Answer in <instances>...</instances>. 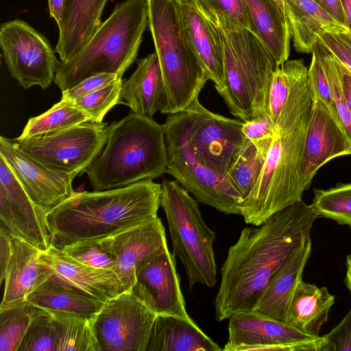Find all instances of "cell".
<instances>
[{
	"label": "cell",
	"instance_id": "d590c367",
	"mask_svg": "<svg viewBox=\"0 0 351 351\" xmlns=\"http://www.w3.org/2000/svg\"><path fill=\"white\" fill-rule=\"evenodd\" d=\"M215 24L228 29H247L255 34L245 0H197Z\"/></svg>",
	"mask_w": 351,
	"mask_h": 351
},
{
	"label": "cell",
	"instance_id": "9f6ffc18",
	"mask_svg": "<svg viewBox=\"0 0 351 351\" xmlns=\"http://www.w3.org/2000/svg\"><path fill=\"white\" fill-rule=\"evenodd\" d=\"M176 1H178V0H176Z\"/></svg>",
	"mask_w": 351,
	"mask_h": 351
},
{
	"label": "cell",
	"instance_id": "f1b7e54d",
	"mask_svg": "<svg viewBox=\"0 0 351 351\" xmlns=\"http://www.w3.org/2000/svg\"><path fill=\"white\" fill-rule=\"evenodd\" d=\"M335 301L326 287L302 280L291 299L286 323L309 335L319 336Z\"/></svg>",
	"mask_w": 351,
	"mask_h": 351
},
{
	"label": "cell",
	"instance_id": "ac0fdd59",
	"mask_svg": "<svg viewBox=\"0 0 351 351\" xmlns=\"http://www.w3.org/2000/svg\"><path fill=\"white\" fill-rule=\"evenodd\" d=\"M314 92V91H313ZM351 155V138L338 117L315 97L306 132L302 182L304 190L309 189L318 170L330 160Z\"/></svg>",
	"mask_w": 351,
	"mask_h": 351
},
{
	"label": "cell",
	"instance_id": "9a60e30c",
	"mask_svg": "<svg viewBox=\"0 0 351 351\" xmlns=\"http://www.w3.org/2000/svg\"><path fill=\"white\" fill-rule=\"evenodd\" d=\"M99 244L114 259V272L125 292L130 291L140 271L168 248L165 230L158 217L107 237Z\"/></svg>",
	"mask_w": 351,
	"mask_h": 351
},
{
	"label": "cell",
	"instance_id": "db71d44e",
	"mask_svg": "<svg viewBox=\"0 0 351 351\" xmlns=\"http://www.w3.org/2000/svg\"><path fill=\"white\" fill-rule=\"evenodd\" d=\"M337 32L339 33L348 42L351 44V32L347 31L346 29H341Z\"/></svg>",
	"mask_w": 351,
	"mask_h": 351
},
{
	"label": "cell",
	"instance_id": "60d3db41",
	"mask_svg": "<svg viewBox=\"0 0 351 351\" xmlns=\"http://www.w3.org/2000/svg\"><path fill=\"white\" fill-rule=\"evenodd\" d=\"M62 250L85 265L114 271V259L101 247L99 243L73 246Z\"/></svg>",
	"mask_w": 351,
	"mask_h": 351
},
{
	"label": "cell",
	"instance_id": "f35d334b",
	"mask_svg": "<svg viewBox=\"0 0 351 351\" xmlns=\"http://www.w3.org/2000/svg\"><path fill=\"white\" fill-rule=\"evenodd\" d=\"M314 45L328 77L336 113L351 138V111L347 105L342 89L339 63L319 39Z\"/></svg>",
	"mask_w": 351,
	"mask_h": 351
},
{
	"label": "cell",
	"instance_id": "603a6c76",
	"mask_svg": "<svg viewBox=\"0 0 351 351\" xmlns=\"http://www.w3.org/2000/svg\"><path fill=\"white\" fill-rule=\"evenodd\" d=\"M312 250L310 239L298 247L269 280L254 311L287 322L289 307Z\"/></svg>",
	"mask_w": 351,
	"mask_h": 351
},
{
	"label": "cell",
	"instance_id": "f907efd6",
	"mask_svg": "<svg viewBox=\"0 0 351 351\" xmlns=\"http://www.w3.org/2000/svg\"><path fill=\"white\" fill-rule=\"evenodd\" d=\"M339 69L344 97L347 105L351 111V72L340 63Z\"/></svg>",
	"mask_w": 351,
	"mask_h": 351
},
{
	"label": "cell",
	"instance_id": "83f0119b",
	"mask_svg": "<svg viewBox=\"0 0 351 351\" xmlns=\"http://www.w3.org/2000/svg\"><path fill=\"white\" fill-rule=\"evenodd\" d=\"M293 46L300 53H311L324 32L346 29L313 0H283Z\"/></svg>",
	"mask_w": 351,
	"mask_h": 351
},
{
	"label": "cell",
	"instance_id": "ffe728a7",
	"mask_svg": "<svg viewBox=\"0 0 351 351\" xmlns=\"http://www.w3.org/2000/svg\"><path fill=\"white\" fill-rule=\"evenodd\" d=\"M182 30L208 79L219 93L224 86L223 50L218 29L197 0H178Z\"/></svg>",
	"mask_w": 351,
	"mask_h": 351
},
{
	"label": "cell",
	"instance_id": "1f68e13d",
	"mask_svg": "<svg viewBox=\"0 0 351 351\" xmlns=\"http://www.w3.org/2000/svg\"><path fill=\"white\" fill-rule=\"evenodd\" d=\"M90 121L88 115L68 99H61L44 113L29 119L20 138L54 132Z\"/></svg>",
	"mask_w": 351,
	"mask_h": 351
},
{
	"label": "cell",
	"instance_id": "44dd1931",
	"mask_svg": "<svg viewBox=\"0 0 351 351\" xmlns=\"http://www.w3.org/2000/svg\"><path fill=\"white\" fill-rule=\"evenodd\" d=\"M39 258L50 269L53 275L98 301L106 302L125 292L114 271L85 265L52 245L40 251Z\"/></svg>",
	"mask_w": 351,
	"mask_h": 351
},
{
	"label": "cell",
	"instance_id": "5bb4252c",
	"mask_svg": "<svg viewBox=\"0 0 351 351\" xmlns=\"http://www.w3.org/2000/svg\"><path fill=\"white\" fill-rule=\"evenodd\" d=\"M226 351H323L324 336L309 335L296 328L257 313L241 312L229 319Z\"/></svg>",
	"mask_w": 351,
	"mask_h": 351
},
{
	"label": "cell",
	"instance_id": "4316f807",
	"mask_svg": "<svg viewBox=\"0 0 351 351\" xmlns=\"http://www.w3.org/2000/svg\"><path fill=\"white\" fill-rule=\"evenodd\" d=\"M255 34L274 59L278 66L290 53V27L278 0H245Z\"/></svg>",
	"mask_w": 351,
	"mask_h": 351
},
{
	"label": "cell",
	"instance_id": "484cf974",
	"mask_svg": "<svg viewBox=\"0 0 351 351\" xmlns=\"http://www.w3.org/2000/svg\"><path fill=\"white\" fill-rule=\"evenodd\" d=\"M108 0H66L56 46L62 62L73 56L90 39L101 22Z\"/></svg>",
	"mask_w": 351,
	"mask_h": 351
},
{
	"label": "cell",
	"instance_id": "7c38bea8",
	"mask_svg": "<svg viewBox=\"0 0 351 351\" xmlns=\"http://www.w3.org/2000/svg\"><path fill=\"white\" fill-rule=\"evenodd\" d=\"M0 46L10 75L25 89L48 88L60 61L48 40L27 23L15 19L0 27Z\"/></svg>",
	"mask_w": 351,
	"mask_h": 351
},
{
	"label": "cell",
	"instance_id": "9c48e42d",
	"mask_svg": "<svg viewBox=\"0 0 351 351\" xmlns=\"http://www.w3.org/2000/svg\"><path fill=\"white\" fill-rule=\"evenodd\" d=\"M186 111L169 114L162 124L167 152V173L197 200L226 215L241 214L242 198L225 179L204 166L188 143Z\"/></svg>",
	"mask_w": 351,
	"mask_h": 351
},
{
	"label": "cell",
	"instance_id": "e575fe53",
	"mask_svg": "<svg viewBox=\"0 0 351 351\" xmlns=\"http://www.w3.org/2000/svg\"><path fill=\"white\" fill-rule=\"evenodd\" d=\"M313 193L310 205L319 217L351 227V182L338 184L326 190L315 189Z\"/></svg>",
	"mask_w": 351,
	"mask_h": 351
},
{
	"label": "cell",
	"instance_id": "7dc6e473",
	"mask_svg": "<svg viewBox=\"0 0 351 351\" xmlns=\"http://www.w3.org/2000/svg\"><path fill=\"white\" fill-rule=\"evenodd\" d=\"M11 254L10 235L0 228V280L5 279V273Z\"/></svg>",
	"mask_w": 351,
	"mask_h": 351
},
{
	"label": "cell",
	"instance_id": "bcb514c9",
	"mask_svg": "<svg viewBox=\"0 0 351 351\" xmlns=\"http://www.w3.org/2000/svg\"><path fill=\"white\" fill-rule=\"evenodd\" d=\"M318 39L351 72V44L338 32H324L318 36Z\"/></svg>",
	"mask_w": 351,
	"mask_h": 351
},
{
	"label": "cell",
	"instance_id": "4dcf8cb0",
	"mask_svg": "<svg viewBox=\"0 0 351 351\" xmlns=\"http://www.w3.org/2000/svg\"><path fill=\"white\" fill-rule=\"evenodd\" d=\"M56 351H99L90 321L81 316L54 311Z\"/></svg>",
	"mask_w": 351,
	"mask_h": 351
},
{
	"label": "cell",
	"instance_id": "ee69618b",
	"mask_svg": "<svg viewBox=\"0 0 351 351\" xmlns=\"http://www.w3.org/2000/svg\"><path fill=\"white\" fill-rule=\"evenodd\" d=\"M324 337L326 344L323 351H351V308L341 322Z\"/></svg>",
	"mask_w": 351,
	"mask_h": 351
},
{
	"label": "cell",
	"instance_id": "681fc988",
	"mask_svg": "<svg viewBox=\"0 0 351 351\" xmlns=\"http://www.w3.org/2000/svg\"><path fill=\"white\" fill-rule=\"evenodd\" d=\"M66 0H48L50 16L56 22L60 29L63 23Z\"/></svg>",
	"mask_w": 351,
	"mask_h": 351
},
{
	"label": "cell",
	"instance_id": "f546056e",
	"mask_svg": "<svg viewBox=\"0 0 351 351\" xmlns=\"http://www.w3.org/2000/svg\"><path fill=\"white\" fill-rule=\"evenodd\" d=\"M26 300L36 307L75 314L90 322L105 303L86 295L53 274L29 293Z\"/></svg>",
	"mask_w": 351,
	"mask_h": 351
},
{
	"label": "cell",
	"instance_id": "cb8c5ba5",
	"mask_svg": "<svg viewBox=\"0 0 351 351\" xmlns=\"http://www.w3.org/2000/svg\"><path fill=\"white\" fill-rule=\"evenodd\" d=\"M135 71L123 82V104L132 112L152 118L165 101V84L158 56L154 51L138 59Z\"/></svg>",
	"mask_w": 351,
	"mask_h": 351
},
{
	"label": "cell",
	"instance_id": "5b68a950",
	"mask_svg": "<svg viewBox=\"0 0 351 351\" xmlns=\"http://www.w3.org/2000/svg\"><path fill=\"white\" fill-rule=\"evenodd\" d=\"M147 25V0L119 3L73 56L59 62L53 82L63 92L96 74L113 73L122 78L136 59Z\"/></svg>",
	"mask_w": 351,
	"mask_h": 351
},
{
	"label": "cell",
	"instance_id": "b9f144b4",
	"mask_svg": "<svg viewBox=\"0 0 351 351\" xmlns=\"http://www.w3.org/2000/svg\"><path fill=\"white\" fill-rule=\"evenodd\" d=\"M311 53L308 75L314 94L330 109L335 110L328 77L315 45L313 47Z\"/></svg>",
	"mask_w": 351,
	"mask_h": 351
},
{
	"label": "cell",
	"instance_id": "6da1fadb",
	"mask_svg": "<svg viewBox=\"0 0 351 351\" xmlns=\"http://www.w3.org/2000/svg\"><path fill=\"white\" fill-rule=\"evenodd\" d=\"M319 215L302 200L270 216L258 228H243L221 267L214 304L218 322L250 312L269 280L290 256L311 239Z\"/></svg>",
	"mask_w": 351,
	"mask_h": 351
},
{
	"label": "cell",
	"instance_id": "74e56055",
	"mask_svg": "<svg viewBox=\"0 0 351 351\" xmlns=\"http://www.w3.org/2000/svg\"><path fill=\"white\" fill-rule=\"evenodd\" d=\"M17 351H56L54 323L49 311L36 308Z\"/></svg>",
	"mask_w": 351,
	"mask_h": 351
},
{
	"label": "cell",
	"instance_id": "f5cc1de1",
	"mask_svg": "<svg viewBox=\"0 0 351 351\" xmlns=\"http://www.w3.org/2000/svg\"><path fill=\"white\" fill-rule=\"evenodd\" d=\"M345 282L351 293V253L348 255L346 258V275Z\"/></svg>",
	"mask_w": 351,
	"mask_h": 351
},
{
	"label": "cell",
	"instance_id": "30bf717a",
	"mask_svg": "<svg viewBox=\"0 0 351 351\" xmlns=\"http://www.w3.org/2000/svg\"><path fill=\"white\" fill-rule=\"evenodd\" d=\"M107 135L106 123L87 121L54 132L12 140L46 167L80 175L101 152Z\"/></svg>",
	"mask_w": 351,
	"mask_h": 351
},
{
	"label": "cell",
	"instance_id": "277c9868",
	"mask_svg": "<svg viewBox=\"0 0 351 351\" xmlns=\"http://www.w3.org/2000/svg\"><path fill=\"white\" fill-rule=\"evenodd\" d=\"M162 125L131 112L108 125L104 149L86 169L94 191L124 187L167 173Z\"/></svg>",
	"mask_w": 351,
	"mask_h": 351
},
{
	"label": "cell",
	"instance_id": "7402d4cb",
	"mask_svg": "<svg viewBox=\"0 0 351 351\" xmlns=\"http://www.w3.org/2000/svg\"><path fill=\"white\" fill-rule=\"evenodd\" d=\"M11 254L8 265L3 299L0 306L25 300L52 272L39 258L40 250L10 236Z\"/></svg>",
	"mask_w": 351,
	"mask_h": 351
},
{
	"label": "cell",
	"instance_id": "e0dca14e",
	"mask_svg": "<svg viewBox=\"0 0 351 351\" xmlns=\"http://www.w3.org/2000/svg\"><path fill=\"white\" fill-rule=\"evenodd\" d=\"M0 228L40 251L50 247L46 214L33 203L1 156Z\"/></svg>",
	"mask_w": 351,
	"mask_h": 351
},
{
	"label": "cell",
	"instance_id": "c3c4849f",
	"mask_svg": "<svg viewBox=\"0 0 351 351\" xmlns=\"http://www.w3.org/2000/svg\"><path fill=\"white\" fill-rule=\"evenodd\" d=\"M340 25L346 29V25L340 0H313Z\"/></svg>",
	"mask_w": 351,
	"mask_h": 351
},
{
	"label": "cell",
	"instance_id": "ba28073f",
	"mask_svg": "<svg viewBox=\"0 0 351 351\" xmlns=\"http://www.w3.org/2000/svg\"><path fill=\"white\" fill-rule=\"evenodd\" d=\"M160 206L169 224L173 253L185 269L190 289L197 283L214 287L216 234L204 222L197 202L177 180L163 179Z\"/></svg>",
	"mask_w": 351,
	"mask_h": 351
},
{
	"label": "cell",
	"instance_id": "11a10c76",
	"mask_svg": "<svg viewBox=\"0 0 351 351\" xmlns=\"http://www.w3.org/2000/svg\"><path fill=\"white\" fill-rule=\"evenodd\" d=\"M278 1L283 4V0H278Z\"/></svg>",
	"mask_w": 351,
	"mask_h": 351
},
{
	"label": "cell",
	"instance_id": "ab89813d",
	"mask_svg": "<svg viewBox=\"0 0 351 351\" xmlns=\"http://www.w3.org/2000/svg\"><path fill=\"white\" fill-rule=\"evenodd\" d=\"M291 86L288 60L275 69L269 88L267 114L275 125L288 97Z\"/></svg>",
	"mask_w": 351,
	"mask_h": 351
},
{
	"label": "cell",
	"instance_id": "52a82bcc",
	"mask_svg": "<svg viewBox=\"0 0 351 351\" xmlns=\"http://www.w3.org/2000/svg\"><path fill=\"white\" fill-rule=\"evenodd\" d=\"M148 27L165 84L160 111L172 114L184 111L198 98L208 77L184 34L176 0H147Z\"/></svg>",
	"mask_w": 351,
	"mask_h": 351
},
{
	"label": "cell",
	"instance_id": "8d00e7d4",
	"mask_svg": "<svg viewBox=\"0 0 351 351\" xmlns=\"http://www.w3.org/2000/svg\"><path fill=\"white\" fill-rule=\"evenodd\" d=\"M123 82L122 78L117 79L101 88L70 101L88 115L90 122L102 123L106 114L114 106L123 103L121 96Z\"/></svg>",
	"mask_w": 351,
	"mask_h": 351
},
{
	"label": "cell",
	"instance_id": "8fae6325",
	"mask_svg": "<svg viewBox=\"0 0 351 351\" xmlns=\"http://www.w3.org/2000/svg\"><path fill=\"white\" fill-rule=\"evenodd\" d=\"M189 115L188 143L197 159L226 179L248 139L243 133L244 121L214 113L196 99L184 110Z\"/></svg>",
	"mask_w": 351,
	"mask_h": 351
},
{
	"label": "cell",
	"instance_id": "d6986e66",
	"mask_svg": "<svg viewBox=\"0 0 351 351\" xmlns=\"http://www.w3.org/2000/svg\"><path fill=\"white\" fill-rule=\"evenodd\" d=\"M176 257L168 248L156 256L137 274L130 293L157 315L191 319L180 288Z\"/></svg>",
	"mask_w": 351,
	"mask_h": 351
},
{
	"label": "cell",
	"instance_id": "3957f363",
	"mask_svg": "<svg viewBox=\"0 0 351 351\" xmlns=\"http://www.w3.org/2000/svg\"><path fill=\"white\" fill-rule=\"evenodd\" d=\"M161 184L144 180L101 191L73 192L46 214L50 245L99 243L156 218Z\"/></svg>",
	"mask_w": 351,
	"mask_h": 351
},
{
	"label": "cell",
	"instance_id": "2e32d148",
	"mask_svg": "<svg viewBox=\"0 0 351 351\" xmlns=\"http://www.w3.org/2000/svg\"><path fill=\"white\" fill-rule=\"evenodd\" d=\"M0 156L33 203L45 214L74 192L72 183L77 173L46 167L16 146L12 138L0 137Z\"/></svg>",
	"mask_w": 351,
	"mask_h": 351
},
{
	"label": "cell",
	"instance_id": "d4e9b609",
	"mask_svg": "<svg viewBox=\"0 0 351 351\" xmlns=\"http://www.w3.org/2000/svg\"><path fill=\"white\" fill-rule=\"evenodd\" d=\"M219 346L192 320L157 315L146 351H220Z\"/></svg>",
	"mask_w": 351,
	"mask_h": 351
},
{
	"label": "cell",
	"instance_id": "7a4b0ae2",
	"mask_svg": "<svg viewBox=\"0 0 351 351\" xmlns=\"http://www.w3.org/2000/svg\"><path fill=\"white\" fill-rule=\"evenodd\" d=\"M291 86L275 123L276 133L260 178L241 204L246 223L258 226L278 210L302 200L304 144L314 103L308 69L288 60Z\"/></svg>",
	"mask_w": 351,
	"mask_h": 351
},
{
	"label": "cell",
	"instance_id": "f6af8a7d",
	"mask_svg": "<svg viewBox=\"0 0 351 351\" xmlns=\"http://www.w3.org/2000/svg\"><path fill=\"white\" fill-rule=\"evenodd\" d=\"M119 79L113 73H99L90 76L75 86L62 92V98L71 100L94 92Z\"/></svg>",
	"mask_w": 351,
	"mask_h": 351
},
{
	"label": "cell",
	"instance_id": "4fadbf2b",
	"mask_svg": "<svg viewBox=\"0 0 351 351\" xmlns=\"http://www.w3.org/2000/svg\"><path fill=\"white\" fill-rule=\"evenodd\" d=\"M156 315L130 292L106 302L90 322L99 351H146Z\"/></svg>",
	"mask_w": 351,
	"mask_h": 351
},
{
	"label": "cell",
	"instance_id": "d6a6232c",
	"mask_svg": "<svg viewBox=\"0 0 351 351\" xmlns=\"http://www.w3.org/2000/svg\"><path fill=\"white\" fill-rule=\"evenodd\" d=\"M269 149L258 147L248 139L236 162L228 173L226 179L240 194L242 202L258 182Z\"/></svg>",
	"mask_w": 351,
	"mask_h": 351
},
{
	"label": "cell",
	"instance_id": "7bdbcfd3",
	"mask_svg": "<svg viewBox=\"0 0 351 351\" xmlns=\"http://www.w3.org/2000/svg\"><path fill=\"white\" fill-rule=\"evenodd\" d=\"M245 136L257 147L269 149L276 133V126L267 113L243 123Z\"/></svg>",
	"mask_w": 351,
	"mask_h": 351
},
{
	"label": "cell",
	"instance_id": "8992f818",
	"mask_svg": "<svg viewBox=\"0 0 351 351\" xmlns=\"http://www.w3.org/2000/svg\"><path fill=\"white\" fill-rule=\"evenodd\" d=\"M214 24L223 50L224 86L218 93L236 117L244 122L258 119L267 113L269 88L278 66L250 29Z\"/></svg>",
	"mask_w": 351,
	"mask_h": 351
},
{
	"label": "cell",
	"instance_id": "836d02e7",
	"mask_svg": "<svg viewBox=\"0 0 351 351\" xmlns=\"http://www.w3.org/2000/svg\"><path fill=\"white\" fill-rule=\"evenodd\" d=\"M36 308L26 300L0 306V351H17Z\"/></svg>",
	"mask_w": 351,
	"mask_h": 351
},
{
	"label": "cell",
	"instance_id": "816d5d0a",
	"mask_svg": "<svg viewBox=\"0 0 351 351\" xmlns=\"http://www.w3.org/2000/svg\"><path fill=\"white\" fill-rule=\"evenodd\" d=\"M343 12L346 30L351 32V0H340Z\"/></svg>",
	"mask_w": 351,
	"mask_h": 351
}]
</instances>
